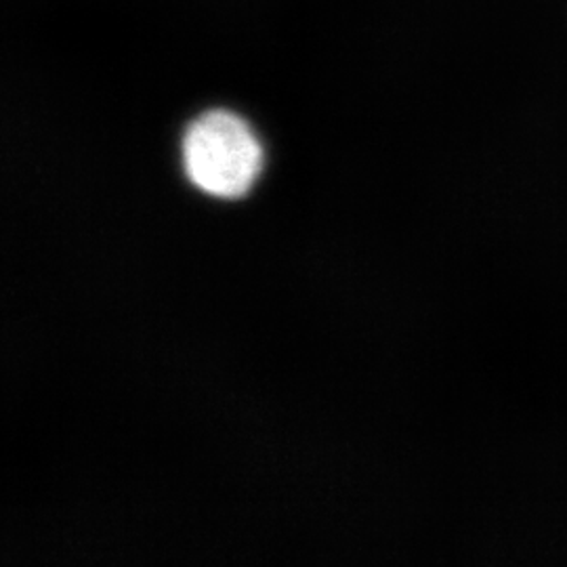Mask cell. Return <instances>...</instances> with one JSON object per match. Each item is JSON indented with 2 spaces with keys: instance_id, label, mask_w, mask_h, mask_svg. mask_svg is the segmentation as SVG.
I'll list each match as a JSON object with an SVG mask.
<instances>
[{
  "instance_id": "obj_1",
  "label": "cell",
  "mask_w": 567,
  "mask_h": 567,
  "mask_svg": "<svg viewBox=\"0 0 567 567\" xmlns=\"http://www.w3.org/2000/svg\"><path fill=\"white\" fill-rule=\"evenodd\" d=\"M183 164L189 182L217 198H240L257 179L264 152L252 128L224 110L206 112L183 137Z\"/></svg>"
}]
</instances>
